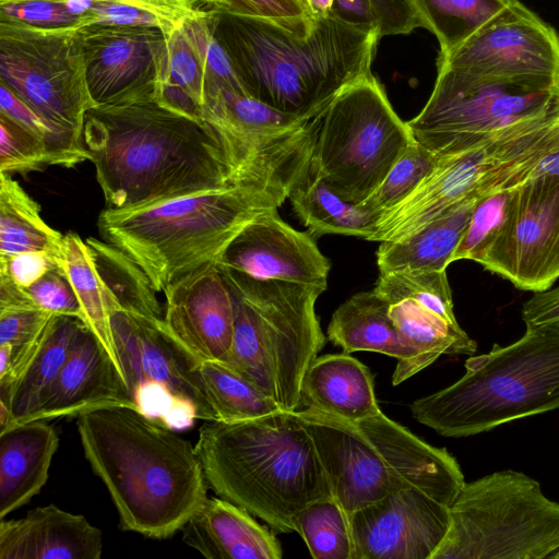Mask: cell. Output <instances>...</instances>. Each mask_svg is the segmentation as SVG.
Here are the masks:
<instances>
[{"mask_svg":"<svg viewBox=\"0 0 559 559\" xmlns=\"http://www.w3.org/2000/svg\"><path fill=\"white\" fill-rule=\"evenodd\" d=\"M83 142L107 209H127L253 182L293 190L305 173L242 155L206 121L155 100L95 106Z\"/></svg>","mask_w":559,"mask_h":559,"instance_id":"6da1fadb","label":"cell"},{"mask_svg":"<svg viewBox=\"0 0 559 559\" xmlns=\"http://www.w3.org/2000/svg\"><path fill=\"white\" fill-rule=\"evenodd\" d=\"M84 455L106 486L120 527L165 539L181 531L207 498L195 445L129 406L76 417Z\"/></svg>","mask_w":559,"mask_h":559,"instance_id":"7a4b0ae2","label":"cell"},{"mask_svg":"<svg viewBox=\"0 0 559 559\" xmlns=\"http://www.w3.org/2000/svg\"><path fill=\"white\" fill-rule=\"evenodd\" d=\"M213 29L249 96L299 117L323 114L346 87L370 75L378 32L316 16L301 37L265 20L210 8Z\"/></svg>","mask_w":559,"mask_h":559,"instance_id":"3957f363","label":"cell"},{"mask_svg":"<svg viewBox=\"0 0 559 559\" xmlns=\"http://www.w3.org/2000/svg\"><path fill=\"white\" fill-rule=\"evenodd\" d=\"M194 445L212 490L275 532H296L302 509L333 497L313 440L296 411L234 424L205 421Z\"/></svg>","mask_w":559,"mask_h":559,"instance_id":"277c9868","label":"cell"},{"mask_svg":"<svg viewBox=\"0 0 559 559\" xmlns=\"http://www.w3.org/2000/svg\"><path fill=\"white\" fill-rule=\"evenodd\" d=\"M290 189L239 182L157 203L105 209L97 219L103 240L129 255L155 290L215 261L255 216L277 209Z\"/></svg>","mask_w":559,"mask_h":559,"instance_id":"5b68a950","label":"cell"},{"mask_svg":"<svg viewBox=\"0 0 559 559\" xmlns=\"http://www.w3.org/2000/svg\"><path fill=\"white\" fill-rule=\"evenodd\" d=\"M310 433L333 498L348 516L407 487L451 506L465 484L455 457L381 413L350 423L311 408L296 411Z\"/></svg>","mask_w":559,"mask_h":559,"instance_id":"8992f818","label":"cell"},{"mask_svg":"<svg viewBox=\"0 0 559 559\" xmlns=\"http://www.w3.org/2000/svg\"><path fill=\"white\" fill-rule=\"evenodd\" d=\"M559 409V322L526 326L507 346L465 361V373L414 401L413 417L443 437L462 438Z\"/></svg>","mask_w":559,"mask_h":559,"instance_id":"52a82bcc","label":"cell"},{"mask_svg":"<svg viewBox=\"0 0 559 559\" xmlns=\"http://www.w3.org/2000/svg\"><path fill=\"white\" fill-rule=\"evenodd\" d=\"M218 267L235 309L233 346L225 365L282 409L297 411L305 373L326 341L314 309L323 290Z\"/></svg>","mask_w":559,"mask_h":559,"instance_id":"ba28073f","label":"cell"},{"mask_svg":"<svg viewBox=\"0 0 559 559\" xmlns=\"http://www.w3.org/2000/svg\"><path fill=\"white\" fill-rule=\"evenodd\" d=\"M558 554L559 503L537 480L507 469L464 484L431 559H556Z\"/></svg>","mask_w":559,"mask_h":559,"instance_id":"9c48e42d","label":"cell"},{"mask_svg":"<svg viewBox=\"0 0 559 559\" xmlns=\"http://www.w3.org/2000/svg\"><path fill=\"white\" fill-rule=\"evenodd\" d=\"M415 142L371 73L342 91L324 111L309 173L357 205Z\"/></svg>","mask_w":559,"mask_h":559,"instance_id":"30bf717a","label":"cell"},{"mask_svg":"<svg viewBox=\"0 0 559 559\" xmlns=\"http://www.w3.org/2000/svg\"><path fill=\"white\" fill-rule=\"evenodd\" d=\"M558 100L559 93L550 88L439 69L426 105L406 123L417 143L442 157L466 151L514 124L545 117Z\"/></svg>","mask_w":559,"mask_h":559,"instance_id":"8fae6325","label":"cell"},{"mask_svg":"<svg viewBox=\"0 0 559 559\" xmlns=\"http://www.w3.org/2000/svg\"><path fill=\"white\" fill-rule=\"evenodd\" d=\"M108 306L134 407L174 430L190 427L194 419L217 420L200 372L202 361L170 333L164 319L123 310L109 298Z\"/></svg>","mask_w":559,"mask_h":559,"instance_id":"7c38bea8","label":"cell"},{"mask_svg":"<svg viewBox=\"0 0 559 559\" xmlns=\"http://www.w3.org/2000/svg\"><path fill=\"white\" fill-rule=\"evenodd\" d=\"M0 83L84 144L85 117L96 105L79 28L37 27L0 17Z\"/></svg>","mask_w":559,"mask_h":559,"instance_id":"4fadbf2b","label":"cell"},{"mask_svg":"<svg viewBox=\"0 0 559 559\" xmlns=\"http://www.w3.org/2000/svg\"><path fill=\"white\" fill-rule=\"evenodd\" d=\"M473 74L550 88L559 93V34L520 0L448 56L437 70Z\"/></svg>","mask_w":559,"mask_h":559,"instance_id":"5bb4252c","label":"cell"},{"mask_svg":"<svg viewBox=\"0 0 559 559\" xmlns=\"http://www.w3.org/2000/svg\"><path fill=\"white\" fill-rule=\"evenodd\" d=\"M481 265L534 293L559 278V175L535 176L516 188L509 218Z\"/></svg>","mask_w":559,"mask_h":559,"instance_id":"9a60e30c","label":"cell"},{"mask_svg":"<svg viewBox=\"0 0 559 559\" xmlns=\"http://www.w3.org/2000/svg\"><path fill=\"white\" fill-rule=\"evenodd\" d=\"M86 81L96 106L155 100L167 60V35L151 25L79 28Z\"/></svg>","mask_w":559,"mask_h":559,"instance_id":"2e32d148","label":"cell"},{"mask_svg":"<svg viewBox=\"0 0 559 559\" xmlns=\"http://www.w3.org/2000/svg\"><path fill=\"white\" fill-rule=\"evenodd\" d=\"M353 559H431L450 524V506L416 487L396 490L350 516Z\"/></svg>","mask_w":559,"mask_h":559,"instance_id":"e0dca14e","label":"cell"},{"mask_svg":"<svg viewBox=\"0 0 559 559\" xmlns=\"http://www.w3.org/2000/svg\"><path fill=\"white\" fill-rule=\"evenodd\" d=\"M308 231H299L267 210L250 221L215 260L231 269L262 280H281L328 288L331 267Z\"/></svg>","mask_w":559,"mask_h":559,"instance_id":"ac0fdd59","label":"cell"},{"mask_svg":"<svg viewBox=\"0 0 559 559\" xmlns=\"http://www.w3.org/2000/svg\"><path fill=\"white\" fill-rule=\"evenodd\" d=\"M164 322L201 361L226 364L233 346L235 309L216 261L179 277L164 289Z\"/></svg>","mask_w":559,"mask_h":559,"instance_id":"d6986e66","label":"cell"},{"mask_svg":"<svg viewBox=\"0 0 559 559\" xmlns=\"http://www.w3.org/2000/svg\"><path fill=\"white\" fill-rule=\"evenodd\" d=\"M106 406L134 407L116 362L82 322L64 365L27 421L78 417Z\"/></svg>","mask_w":559,"mask_h":559,"instance_id":"ffe728a7","label":"cell"},{"mask_svg":"<svg viewBox=\"0 0 559 559\" xmlns=\"http://www.w3.org/2000/svg\"><path fill=\"white\" fill-rule=\"evenodd\" d=\"M103 546L99 528L55 504L0 522V559H99Z\"/></svg>","mask_w":559,"mask_h":559,"instance_id":"44dd1931","label":"cell"},{"mask_svg":"<svg viewBox=\"0 0 559 559\" xmlns=\"http://www.w3.org/2000/svg\"><path fill=\"white\" fill-rule=\"evenodd\" d=\"M223 498H206L181 528L182 540L209 559H281L274 533Z\"/></svg>","mask_w":559,"mask_h":559,"instance_id":"7402d4cb","label":"cell"},{"mask_svg":"<svg viewBox=\"0 0 559 559\" xmlns=\"http://www.w3.org/2000/svg\"><path fill=\"white\" fill-rule=\"evenodd\" d=\"M59 445L44 419L0 430V518L27 503L45 486Z\"/></svg>","mask_w":559,"mask_h":559,"instance_id":"603a6c76","label":"cell"},{"mask_svg":"<svg viewBox=\"0 0 559 559\" xmlns=\"http://www.w3.org/2000/svg\"><path fill=\"white\" fill-rule=\"evenodd\" d=\"M300 404L350 423L381 413L370 370L346 353L311 362L301 382Z\"/></svg>","mask_w":559,"mask_h":559,"instance_id":"cb8c5ba5","label":"cell"},{"mask_svg":"<svg viewBox=\"0 0 559 559\" xmlns=\"http://www.w3.org/2000/svg\"><path fill=\"white\" fill-rule=\"evenodd\" d=\"M476 202L456 203L405 238L380 242L376 253L379 272L447 270Z\"/></svg>","mask_w":559,"mask_h":559,"instance_id":"d4e9b609","label":"cell"},{"mask_svg":"<svg viewBox=\"0 0 559 559\" xmlns=\"http://www.w3.org/2000/svg\"><path fill=\"white\" fill-rule=\"evenodd\" d=\"M391 304L373 289L353 295L333 313L328 338L343 353L374 352L391 356L404 365L414 357L395 328Z\"/></svg>","mask_w":559,"mask_h":559,"instance_id":"484cf974","label":"cell"},{"mask_svg":"<svg viewBox=\"0 0 559 559\" xmlns=\"http://www.w3.org/2000/svg\"><path fill=\"white\" fill-rule=\"evenodd\" d=\"M390 317L414 357L396 365L393 385L415 376L441 355H473L477 345L459 325H453L414 300L391 304Z\"/></svg>","mask_w":559,"mask_h":559,"instance_id":"4316f807","label":"cell"},{"mask_svg":"<svg viewBox=\"0 0 559 559\" xmlns=\"http://www.w3.org/2000/svg\"><path fill=\"white\" fill-rule=\"evenodd\" d=\"M82 321L53 316L45 340L5 402H0V430L25 423L35 412L43 394L64 365Z\"/></svg>","mask_w":559,"mask_h":559,"instance_id":"83f0119b","label":"cell"},{"mask_svg":"<svg viewBox=\"0 0 559 559\" xmlns=\"http://www.w3.org/2000/svg\"><path fill=\"white\" fill-rule=\"evenodd\" d=\"M63 235L40 215L39 204L10 175L0 173V260L46 252L58 259Z\"/></svg>","mask_w":559,"mask_h":559,"instance_id":"f1b7e54d","label":"cell"},{"mask_svg":"<svg viewBox=\"0 0 559 559\" xmlns=\"http://www.w3.org/2000/svg\"><path fill=\"white\" fill-rule=\"evenodd\" d=\"M288 199L295 215L313 238L334 234L367 239L378 219L343 200L310 173L292 190Z\"/></svg>","mask_w":559,"mask_h":559,"instance_id":"f546056e","label":"cell"},{"mask_svg":"<svg viewBox=\"0 0 559 559\" xmlns=\"http://www.w3.org/2000/svg\"><path fill=\"white\" fill-rule=\"evenodd\" d=\"M57 263L80 301L83 323L98 337L122 374L111 332L108 294L88 245L75 233L63 235Z\"/></svg>","mask_w":559,"mask_h":559,"instance_id":"4dcf8cb0","label":"cell"},{"mask_svg":"<svg viewBox=\"0 0 559 559\" xmlns=\"http://www.w3.org/2000/svg\"><path fill=\"white\" fill-rule=\"evenodd\" d=\"M420 27L439 41L438 57L460 48L498 17L510 0H405Z\"/></svg>","mask_w":559,"mask_h":559,"instance_id":"1f68e13d","label":"cell"},{"mask_svg":"<svg viewBox=\"0 0 559 559\" xmlns=\"http://www.w3.org/2000/svg\"><path fill=\"white\" fill-rule=\"evenodd\" d=\"M166 35L167 60L155 102L178 114L202 120L205 81L195 48L181 23Z\"/></svg>","mask_w":559,"mask_h":559,"instance_id":"d6a6232c","label":"cell"},{"mask_svg":"<svg viewBox=\"0 0 559 559\" xmlns=\"http://www.w3.org/2000/svg\"><path fill=\"white\" fill-rule=\"evenodd\" d=\"M108 298L119 308L148 318L164 319L156 290L145 272L123 251L107 241L85 239Z\"/></svg>","mask_w":559,"mask_h":559,"instance_id":"836d02e7","label":"cell"},{"mask_svg":"<svg viewBox=\"0 0 559 559\" xmlns=\"http://www.w3.org/2000/svg\"><path fill=\"white\" fill-rule=\"evenodd\" d=\"M200 372L218 421H247L282 411L272 397L223 362L202 361Z\"/></svg>","mask_w":559,"mask_h":559,"instance_id":"e575fe53","label":"cell"},{"mask_svg":"<svg viewBox=\"0 0 559 559\" xmlns=\"http://www.w3.org/2000/svg\"><path fill=\"white\" fill-rule=\"evenodd\" d=\"M295 526L314 559H353L349 516L333 497L308 504Z\"/></svg>","mask_w":559,"mask_h":559,"instance_id":"d590c367","label":"cell"},{"mask_svg":"<svg viewBox=\"0 0 559 559\" xmlns=\"http://www.w3.org/2000/svg\"><path fill=\"white\" fill-rule=\"evenodd\" d=\"M373 290L390 304L414 300L459 325L445 270L379 272Z\"/></svg>","mask_w":559,"mask_h":559,"instance_id":"8d00e7d4","label":"cell"},{"mask_svg":"<svg viewBox=\"0 0 559 559\" xmlns=\"http://www.w3.org/2000/svg\"><path fill=\"white\" fill-rule=\"evenodd\" d=\"M181 24L203 69L205 102L219 92L249 96L230 56L214 33L210 8L188 17Z\"/></svg>","mask_w":559,"mask_h":559,"instance_id":"74e56055","label":"cell"},{"mask_svg":"<svg viewBox=\"0 0 559 559\" xmlns=\"http://www.w3.org/2000/svg\"><path fill=\"white\" fill-rule=\"evenodd\" d=\"M518 187L502 189L477 200L453 261L484 262L509 218Z\"/></svg>","mask_w":559,"mask_h":559,"instance_id":"f35d334b","label":"cell"},{"mask_svg":"<svg viewBox=\"0 0 559 559\" xmlns=\"http://www.w3.org/2000/svg\"><path fill=\"white\" fill-rule=\"evenodd\" d=\"M0 114L46 142L57 155L60 166L69 168L90 160V154L81 141L40 115L3 83H0Z\"/></svg>","mask_w":559,"mask_h":559,"instance_id":"ab89813d","label":"cell"},{"mask_svg":"<svg viewBox=\"0 0 559 559\" xmlns=\"http://www.w3.org/2000/svg\"><path fill=\"white\" fill-rule=\"evenodd\" d=\"M438 157L413 143L391 168L380 186L361 203L362 210L379 217L404 200L436 166Z\"/></svg>","mask_w":559,"mask_h":559,"instance_id":"60d3db41","label":"cell"},{"mask_svg":"<svg viewBox=\"0 0 559 559\" xmlns=\"http://www.w3.org/2000/svg\"><path fill=\"white\" fill-rule=\"evenodd\" d=\"M332 12L345 22L378 32L380 38L407 35L420 27L405 0H334Z\"/></svg>","mask_w":559,"mask_h":559,"instance_id":"b9f144b4","label":"cell"},{"mask_svg":"<svg viewBox=\"0 0 559 559\" xmlns=\"http://www.w3.org/2000/svg\"><path fill=\"white\" fill-rule=\"evenodd\" d=\"M55 165L60 162L46 142L0 114V173L27 175Z\"/></svg>","mask_w":559,"mask_h":559,"instance_id":"7bdbcfd3","label":"cell"},{"mask_svg":"<svg viewBox=\"0 0 559 559\" xmlns=\"http://www.w3.org/2000/svg\"><path fill=\"white\" fill-rule=\"evenodd\" d=\"M207 3L217 11L269 21L301 37L309 35L316 19L304 0H207Z\"/></svg>","mask_w":559,"mask_h":559,"instance_id":"ee69618b","label":"cell"},{"mask_svg":"<svg viewBox=\"0 0 559 559\" xmlns=\"http://www.w3.org/2000/svg\"><path fill=\"white\" fill-rule=\"evenodd\" d=\"M0 17L46 28L84 26L66 4L53 0L0 1Z\"/></svg>","mask_w":559,"mask_h":559,"instance_id":"f6af8a7d","label":"cell"},{"mask_svg":"<svg viewBox=\"0 0 559 559\" xmlns=\"http://www.w3.org/2000/svg\"><path fill=\"white\" fill-rule=\"evenodd\" d=\"M26 290L39 308L55 316L74 317L83 322L80 301L59 266L48 271Z\"/></svg>","mask_w":559,"mask_h":559,"instance_id":"bcb514c9","label":"cell"},{"mask_svg":"<svg viewBox=\"0 0 559 559\" xmlns=\"http://www.w3.org/2000/svg\"><path fill=\"white\" fill-rule=\"evenodd\" d=\"M53 316L38 306L0 309V344L16 346L33 341Z\"/></svg>","mask_w":559,"mask_h":559,"instance_id":"7dc6e473","label":"cell"},{"mask_svg":"<svg viewBox=\"0 0 559 559\" xmlns=\"http://www.w3.org/2000/svg\"><path fill=\"white\" fill-rule=\"evenodd\" d=\"M57 266V260L46 252H24L0 260V271L10 275L24 288Z\"/></svg>","mask_w":559,"mask_h":559,"instance_id":"c3c4849f","label":"cell"},{"mask_svg":"<svg viewBox=\"0 0 559 559\" xmlns=\"http://www.w3.org/2000/svg\"><path fill=\"white\" fill-rule=\"evenodd\" d=\"M147 11L174 28L209 8L207 0H115Z\"/></svg>","mask_w":559,"mask_h":559,"instance_id":"681fc988","label":"cell"},{"mask_svg":"<svg viewBox=\"0 0 559 559\" xmlns=\"http://www.w3.org/2000/svg\"><path fill=\"white\" fill-rule=\"evenodd\" d=\"M522 319L526 326L559 322V286L534 293L523 305Z\"/></svg>","mask_w":559,"mask_h":559,"instance_id":"f907efd6","label":"cell"},{"mask_svg":"<svg viewBox=\"0 0 559 559\" xmlns=\"http://www.w3.org/2000/svg\"><path fill=\"white\" fill-rule=\"evenodd\" d=\"M549 174L559 175V148L549 153L537 166L534 177Z\"/></svg>","mask_w":559,"mask_h":559,"instance_id":"816d5d0a","label":"cell"},{"mask_svg":"<svg viewBox=\"0 0 559 559\" xmlns=\"http://www.w3.org/2000/svg\"><path fill=\"white\" fill-rule=\"evenodd\" d=\"M313 17L325 16L331 13L334 0H304Z\"/></svg>","mask_w":559,"mask_h":559,"instance_id":"f5cc1de1","label":"cell"},{"mask_svg":"<svg viewBox=\"0 0 559 559\" xmlns=\"http://www.w3.org/2000/svg\"><path fill=\"white\" fill-rule=\"evenodd\" d=\"M556 109H557V111L559 112V100H558V103H557Z\"/></svg>","mask_w":559,"mask_h":559,"instance_id":"db71d44e","label":"cell"},{"mask_svg":"<svg viewBox=\"0 0 559 559\" xmlns=\"http://www.w3.org/2000/svg\"><path fill=\"white\" fill-rule=\"evenodd\" d=\"M556 559H559V554L556 556Z\"/></svg>","mask_w":559,"mask_h":559,"instance_id":"11a10c76","label":"cell"}]
</instances>
